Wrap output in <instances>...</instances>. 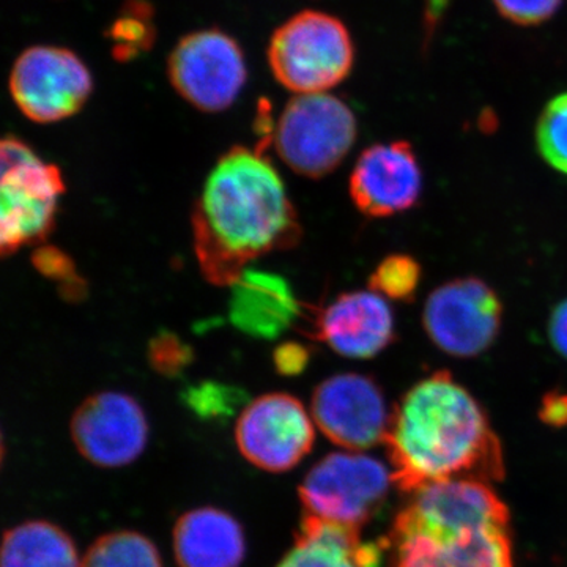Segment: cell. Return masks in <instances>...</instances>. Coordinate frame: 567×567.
I'll return each mask as SVG.
<instances>
[{
    "mask_svg": "<svg viewBox=\"0 0 567 567\" xmlns=\"http://www.w3.org/2000/svg\"><path fill=\"white\" fill-rule=\"evenodd\" d=\"M32 262L41 275L62 284L65 297L71 295V297L78 298V293L82 292L84 282L76 275V268L70 257L61 249L44 246L33 254Z\"/></svg>",
    "mask_w": 567,
    "mask_h": 567,
    "instance_id": "23",
    "label": "cell"
},
{
    "mask_svg": "<svg viewBox=\"0 0 567 567\" xmlns=\"http://www.w3.org/2000/svg\"><path fill=\"white\" fill-rule=\"evenodd\" d=\"M421 282V265L406 254H391L377 265L369 279L374 292L395 301H410Z\"/></svg>",
    "mask_w": 567,
    "mask_h": 567,
    "instance_id": "21",
    "label": "cell"
},
{
    "mask_svg": "<svg viewBox=\"0 0 567 567\" xmlns=\"http://www.w3.org/2000/svg\"><path fill=\"white\" fill-rule=\"evenodd\" d=\"M412 495L385 543L393 567H513L509 513L488 484L442 481Z\"/></svg>",
    "mask_w": 567,
    "mask_h": 567,
    "instance_id": "3",
    "label": "cell"
},
{
    "mask_svg": "<svg viewBox=\"0 0 567 567\" xmlns=\"http://www.w3.org/2000/svg\"><path fill=\"white\" fill-rule=\"evenodd\" d=\"M357 140V118L342 100L324 93L297 95L284 107L275 145L284 163L309 178L333 173Z\"/></svg>",
    "mask_w": 567,
    "mask_h": 567,
    "instance_id": "6",
    "label": "cell"
},
{
    "mask_svg": "<svg viewBox=\"0 0 567 567\" xmlns=\"http://www.w3.org/2000/svg\"><path fill=\"white\" fill-rule=\"evenodd\" d=\"M394 483L404 492L442 481L491 483L505 475L498 436L484 410L446 371L406 391L385 439Z\"/></svg>",
    "mask_w": 567,
    "mask_h": 567,
    "instance_id": "2",
    "label": "cell"
},
{
    "mask_svg": "<svg viewBox=\"0 0 567 567\" xmlns=\"http://www.w3.org/2000/svg\"><path fill=\"white\" fill-rule=\"evenodd\" d=\"M536 144L546 163L567 175V93L544 107L536 126Z\"/></svg>",
    "mask_w": 567,
    "mask_h": 567,
    "instance_id": "22",
    "label": "cell"
},
{
    "mask_svg": "<svg viewBox=\"0 0 567 567\" xmlns=\"http://www.w3.org/2000/svg\"><path fill=\"white\" fill-rule=\"evenodd\" d=\"M81 567H163V563L148 537L136 532H114L92 544Z\"/></svg>",
    "mask_w": 567,
    "mask_h": 567,
    "instance_id": "20",
    "label": "cell"
},
{
    "mask_svg": "<svg viewBox=\"0 0 567 567\" xmlns=\"http://www.w3.org/2000/svg\"><path fill=\"white\" fill-rule=\"evenodd\" d=\"M543 420L554 425L567 423V394L550 393L544 398Z\"/></svg>",
    "mask_w": 567,
    "mask_h": 567,
    "instance_id": "30",
    "label": "cell"
},
{
    "mask_svg": "<svg viewBox=\"0 0 567 567\" xmlns=\"http://www.w3.org/2000/svg\"><path fill=\"white\" fill-rule=\"evenodd\" d=\"M548 338L551 346L567 360V300L561 301L548 320Z\"/></svg>",
    "mask_w": 567,
    "mask_h": 567,
    "instance_id": "29",
    "label": "cell"
},
{
    "mask_svg": "<svg viewBox=\"0 0 567 567\" xmlns=\"http://www.w3.org/2000/svg\"><path fill=\"white\" fill-rule=\"evenodd\" d=\"M309 363V350L298 342H287L275 350V365L279 374L300 375Z\"/></svg>",
    "mask_w": 567,
    "mask_h": 567,
    "instance_id": "28",
    "label": "cell"
},
{
    "mask_svg": "<svg viewBox=\"0 0 567 567\" xmlns=\"http://www.w3.org/2000/svg\"><path fill=\"white\" fill-rule=\"evenodd\" d=\"M2 213L0 248L3 256L22 246L40 244L54 227L59 199L65 193L61 169L44 163L18 137L2 141Z\"/></svg>",
    "mask_w": 567,
    "mask_h": 567,
    "instance_id": "5",
    "label": "cell"
},
{
    "mask_svg": "<svg viewBox=\"0 0 567 567\" xmlns=\"http://www.w3.org/2000/svg\"><path fill=\"white\" fill-rule=\"evenodd\" d=\"M10 93L25 117L37 123L65 121L91 96L92 74L73 51L33 47L22 52L10 74Z\"/></svg>",
    "mask_w": 567,
    "mask_h": 567,
    "instance_id": "8",
    "label": "cell"
},
{
    "mask_svg": "<svg viewBox=\"0 0 567 567\" xmlns=\"http://www.w3.org/2000/svg\"><path fill=\"white\" fill-rule=\"evenodd\" d=\"M193 237L200 270L216 286H233L248 265L293 248L301 226L270 159L252 148L224 153L194 205Z\"/></svg>",
    "mask_w": 567,
    "mask_h": 567,
    "instance_id": "1",
    "label": "cell"
},
{
    "mask_svg": "<svg viewBox=\"0 0 567 567\" xmlns=\"http://www.w3.org/2000/svg\"><path fill=\"white\" fill-rule=\"evenodd\" d=\"M174 554L181 567H240L246 554L244 528L226 511L197 507L175 524Z\"/></svg>",
    "mask_w": 567,
    "mask_h": 567,
    "instance_id": "17",
    "label": "cell"
},
{
    "mask_svg": "<svg viewBox=\"0 0 567 567\" xmlns=\"http://www.w3.org/2000/svg\"><path fill=\"white\" fill-rule=\"evenodd\" d=\"M230 287V320L254 338L276 339L301 316V306L281 276L248 268Z\"/></svg>",
    "mask_w": 567,
    "mask_h": 567,
    "instance_id": "16",
    "label": "cell"
},
{
    "mask_svg": "<svg viewBox=\"0 0 567 567\" xmlns=\"http://www.w3.org/2000/svg\"><path fill=\"white\" fill-rule=\"evenodd\" d=\"M315 331L336 353L368 360L393 342L394 316L382 295L358 290L339 295L319 311Z\"/></svg>",
    "mask_w": 567,
    "mask_h": 567,
    "instance_id": "15",
    "label": "cell"
},
{
    "mask_svg": "<svg viewBox=\"0 0 567 567\" xmlns=\"http://www.w3.org/2000/svg\"><path fill=\"white\" fill-rule=\"evenodd\" d=\"M451 0H425V29L431 33L442 20Z\"/></svg>",
    "mask_w": 567,
    "mask_h": 567,
    "instance_id": "31",
    "label": "cell"
},
{
    "mask_svg": "<svg viewBox=\"0 0 567 567\" xmlns=\"http://www.w3.org/2000/svg\"><path fill=\"white\" fill-rule=\"evenodd\" d=\"M354 61L352 37L342 21L306 10L276 29L268 63L276 81L297 95L324 93L349 76Z\"/></svg>",
    "mask_w": 567,
    "mask_h": 567,
    "instance_id": "4",
    "label": "cell"
},
{
    "mask_svg": "<svg viewBox=\"0 0 567 567\" xmlns=\"http://www.w3.org/2000/svg\"><path fill=\"white\" fill-rule=\"evenodd\" d=\"M393 473L360 453H333L306 475L300 499L306 516L361 529L385 503Z\"/></svg>",
    "mask_w": 567,
    "mask_h": 567,
    "instance_id": "7",
    "label": "cell"
},
{
    "mask_svg": "<svg viewBox=\"0 0 567 567\" xmlns=\"http://www.w3.org/2000/svg\"><path fill=\"white\" fill-rule=\"evenodd\" d=\"M311 415L327 439L350 451L385 443L391 420L382 390L361 374L323 380L312 394Z\"/></svg>",
    "mask_w": 567,
    "mask_h": 567,
    "instance_id": "13",
    "label": "cell"
},
{
    "mask_svg": "<svg viewBox=\"0 0 567 567\" xmlns=\"http://www.w3.org/2000/svg\"><path fill=\"white\" fill-rule=\"evenodd\" d=\"M563 0H494L506 20L520 25H535L554 17Z\"/></svg>",
    "mask_w": 567,
    "mask_h": 567,
    "instance_id": "25",
    "label": "cell"
},
{
    "mask_svg": "<svg viewBox=\"0 0 567 567\" xmlns=\"http://www.w3.org/2000/svg\"><path fill=\"white\" fill-rule=\"evenodd\" d=\"M233 391L227 388L215 385V383H207L193 388L188 393V404L194 412L203 416H218L229 413V406L235 404L230 398Z\"/></svg>",
    "mask_w": 567,
    "mask_h": 567,
    "instance_id": "26",
    "label": "cell"
},
{
    "mask_svg": "<svg viewBox=\"0 0 567 567\" xmlns=\"http://www.w3.org/2000/svg\"><path fill=\"white\" fill-rule=\"evenodd\" d=\"M148 357L152 368L159 374L173 377L192 363L193 352L177 336L162 333L152 339Z\"/></svg>",
    "mask_w": 567,
    "mask_h": 567,
    "instance_id": "24",
    "label": "cell"
},
{
    "mask_svg": "<svg viewBox=\"0 0 567 567\" xmlns=\"http://www.w3.org/2000/svg\"><path fill=\"white\" fill-rule=\"evenodd\" d=\"M81 456L103 468L133 464L148 442L144 410L132 395L103 391L85 399L70 424Z\"/></svg>",
    "mask_w": 567,
    "mask_h": 567,
    "instance_id": "12",
    "label": "cell"
},
{
    "mask_svg": "<svg viewBox=\"0 0 567 567\" xmlns=\"http://www.w3.org/2000/svg\"><path fill=\"white\" fill-rule=\"evenodd\" d=\"M421 192L423 173L405 141L372 145L361 153L350 177L353 204L371 218L409 210L420 200Z\"/></svg>",
    "mask_w": 567,
    "mask_h": 567,
    "instance_id": "14",
    "label": "cell"
},
{
    "mask_svg": "<svg viewBox=\"0 0 567 567\" xmlns=\"http://www.w3.org/2000/svg\"><path fill=\"white\" fill-rule=\"evenodd\" d=\"M167 74L178 95L194 107L221 112L244 91V51L233 37L216 29L193 32L174 48Z\"/></svg>",
    "mask_w": 567,
    "mask_h": 567,
    "instance_id": "9",
    "label": "cell"
},
{
    "mask_svg": "<svg viewBox=\"0 0 567 567\" xmlns=\"http://www.w3.org/2000/svg\"><path fill=\"white\" fill-rule=\"evenodd\" d=\"M0 567H81V558L61 527L31 520L3 535Z\"/></svg>",
    "mask_w": 567,
    "mask_h": 567,
    "instance_id": "19",
    "label": "cell"
},
{
    "mask_svg": "<svg viewBox=\"0 0 567 567\" xmlns=\"http://www.w3.org/2000/svg\"><path fill=\"white\" fill-rule=\"evenodd\" d=\"M112 37L115 41V51H122L123 54L128 55L130 51L141 50L144 44H147L152 35L151 29L147 28L141 14L136 17L126 14L115 22Z\"/></svg>",
    "mask_w": 567,
    "mask_h": 567,
    "instance_id": "27",
    "label": "cell"
},
{
    "mask_svg": "<svg viewBox=\"0 0 567 567\" xmlns=\"http://www.w3.org/2000/svg\"><path fill=\"white\" fill-rule=\"evenodd\" d=\"M385 543H364L360 529L303 517L292 550L276 567H379Z\"/></svg>",
    "mask_w": 567,
    "mask_h": 567,
    "instance_id": "18",
    "label": "cell"
},
{
    "mask_svg": "<svg viewBox=\"0 0 567 567\" xmlns=\"http://www.w3.org/2000/svg\"><path fill=\"white\" fill-rule=\"evenodd\" d=\"M498 295L476 278L454 279L431 293L424 306V330L440 350L472 358L494 344L502 328Z\"/></svg>",
    "mask_w": 567,
    "mask_h": 567,
    "instance_id": "10",
    "label": "cell"
},
{
    "mask_svg": "<svg viewBox=\"0 0 567 567\" xmlns=\"http://www.w3.org/2000/svg\"><path fill=\"white\" fill-rule=\"evenodd\" d=\"M311 416L293 395L264 394L241 412L235 427V442L241 456L257 468L289 472L315 446Z\"/></svg>",
    "mask_w": 567,
    "mask_h": 567,
    "instance_id": "11",
    "label": "cell"
}]
</instances>
